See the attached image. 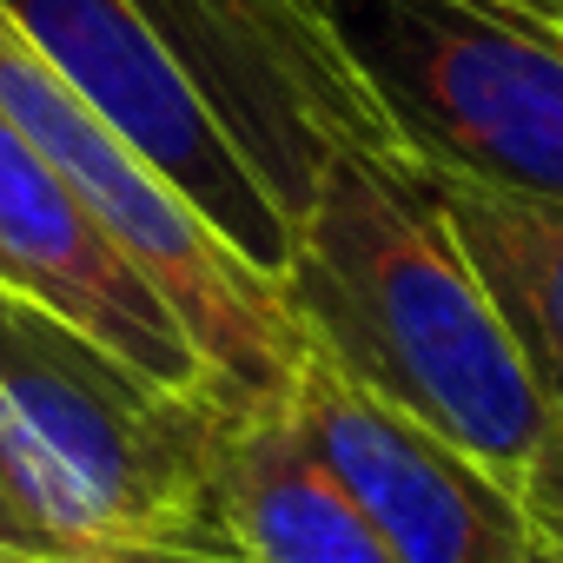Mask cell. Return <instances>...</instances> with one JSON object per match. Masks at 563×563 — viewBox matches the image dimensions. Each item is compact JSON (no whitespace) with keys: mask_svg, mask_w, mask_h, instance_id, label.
<instances>
[{"mask_svg":"<svg viewBox=\"0 0 563 563\" xmlns=\"http://www.w3.org/2000/svg\"><path fill=\"white\" fill-rule=\"evenodd\" d=\"M133 8L292 232L339 153L424 179L391 140L319 0H133Z\"/></svg>","mask_w":563,"mask_h":563,"instance_id":"4","label":"cell"},{"mask_svg":"<svg viewBox=\"0 0 563 563\" xmlns=\"http://www.w3.org/2000/svg\"><path fill=\"white\" fill-rule=\"evenodd\" d=\"M0 14L74 87V100L100 113L252 272H286L292 225L278 219V206L133 0H0Z\"/></svg>","mask_w":563,"mask_h":563,"instance_id":"5","label":"cell"},{"mask_svg":"<svg viewBox=\"0 0 563 563\" xmlns=\"http://www.w3.org/2000/svg\"><path fill=\"white\" fill-rule=\"evenodd\" d=\"M0 286L54 312L67 332L120 358L166 398H212V378L173 319V306L140 278V265L107 239V225L67 192V179L0 113Z\"/></svg>","mask_w":563,"mask_h":563,"instance_id":"7","label":"cell"},{"mask_svg":"<svg viewBox=\"0 0 563 563\" xmlns=\"http://www.w3.org/2000/svg\"><path fill=\"white\" fill-rule=\"evenodd\" d=\"M292 418L398 563H563L510 490H497L444 438L352 385L325 352H306Z\"/></svg>","mask_w":563,"mask_h":563,"instance_id":"6","label":"cell"},{"mask_svg":"<svg viewBox=\"0 0 563 563\" xmlns=\"http://www.w3.org/2000/svg\"><path fill=\"white\" fill-rule=\"evenodd\" d=\"M212 497L245 563H398L352 490L306 444L292 398H212Z\"/></svg>","mask_w":563,"mask_h":563,"instance_id":"8","label":"cell"},{"mask_svg":"<svg viewBox=\"0 0 563 563\" xmlns=\"http://www.w3.org/2000/svg\"><path fill=\"white\" fill-rule=\"evenodd\" d=\"M0 563H67L60 543L27 517V504L14 497L8 477H0Z\"/></svg>","mask_w":563,"mask_h":563,"instance_id":"10","label":"cell"},{"mask_svg":"<svg viewBox=\"0 0 563 563\" xmlns=\"http://www.w3.org/2000/svg\"><path fill=\"white\" fill-rule=\"evenodd\" d=\"M278 292L312 352L471 457L563 550V405L464 258L431 179L339 153Z\"/></svg>","mask_w":563,"mask_h":563,"instance_id":"1","label":"cell"},{"mask_svg":"<svg viewBox=\"0 0 563 563\" xmlns=\"http://www.w3.org/2000/svg\"><path fill=\"white\" fill-rule=\"evenodd\" d=\"M424 179L563 206V34L497 0H319Z\"/></svg>","mask_w":563,"mask_h":563,"instance_id":"3","label":"cell"},{"mask_svg":"<svg viewBox=\"0 0 563 563\" xmlns=\"http://www.w3.org/2000/svg\"><path fill=\"white\" fill-rule=\"evenodd\" d=\"M497 8H510V14H523V21H537V27H556V34H563V0H497Z\"/></svg>","mask_w":563,"mask_h":563,"instance_id":"11","label":"cell"},{"mask_svg":"<svg viewBox=\"0 0 563 563\" xmlns=\"http://www.w3.org/2000/svg\"><path fill=\"white\" fill-rule=\"evenodd\" d=\"M556 556H563V550H556Z\"/></svg>","mask_w":563,"mask_h":563,"instance_id":"12","label":"cell"},{"mask_svg":"<svg viewBox=\"0 0 563 563\" xmlns=\"http://www.w3.org/2000/svg\"><path fill=\"white\" fill-rule=\"evenodd\" d=\"M431 192H438L464 258L490 286L497 312L510 319L517 345L530 352L537 378L563 405V206L444 186V179H431Z\"/></svg>","mask_w":563,"mask_h":563,"instance_id":"9","label":"cell"},{"mask_svg":"<svg viewBox=\"0 0 563 563\" xmlns=\"http://www.w3.org/2000/svg\"><path fill=\"white\" fill-rule=\"evenodd\" d=\"M0 113L21 126V140L67 179V192L173 306L219 405L292 398L312 345L278 278L252 272L100 113H87L8 14H0Z\"/></svg>","mask_w":563,"mask_h":563,"instance_id":"2","label":"cell"}]
</instances>
